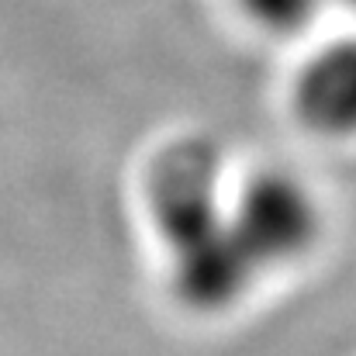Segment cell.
Here are the masks:
<instances>
[{
    "label": "cell",
    "mask_w": 356,
    "mask_h": 356,
    "mask_svg": "<svg viewBox=\"0 0 356 356\" xmlns=\"http://www.w3.org/2000/svg\"><path fill=\"white\" fill-rule=\"evenodd\" d=\"M222 187V156L208 138L166 145L149 170V208L170 245L173 291L204 315L238 305L259 277Z\"/></svg>",
    "instance_id": "1"
},
{
    "label": "cell",
    "mask_w": 356,
    "mask_h": 356,
    "mask_svg": "<svg viewBox=\"0 0 356 356\" xmlns=\"http://www.w3.org/2000/svg\"><path fill=\"white\" fill-rule=\"evenodd\" d=\"M232 225L252 263L263 270L301 259L318 238V204L312 191L287 173H256L232 201Z\"/></svg>",
    "instance_id": "2"
},
{
    "label": "cell",
    "mask_w": 356,
    "mask_h": 356,
    "mask_svg": "<svg viewBox=\"0 0 356 356\" xmlns=\"http://www.w3.org/2000/svg\"><path fill=\"white\" fill-rule=\"evenodd\" d=\"M294 108L318 135H356V38H339L305 63L294 83Z\"/></svg>",
    "instance_id": "3"
},
{
    "label": "cell",
    "mask_w": 356,
    "mask_h": 356,
    "mask_svg": "<svg viewBox=\"0 0 356 356\" xmlns=\"http://www.w3.org/2000/svg\"><path fill=\"white\" fill-rule=\"evenodd\" d=\"M238 3L256 24L270 31H298L322 7V0H238Z\"/></svg>",
    "instance_id": "4"
},
{
    "label": "cell",
    "mask_w": 356,
    "mask_h": 356,
    "mask_svg": "<svg viewBox=\"0 0 356 356\" xmlns=\"http://www.w3.org/2000/svg\"><path fill=\"white\" fill-rule=\"evenodd\" d=\"M346 3H353V7H356V0H346Z\"/></svg>",
    "instance_id": "5"
}]
</instances>
